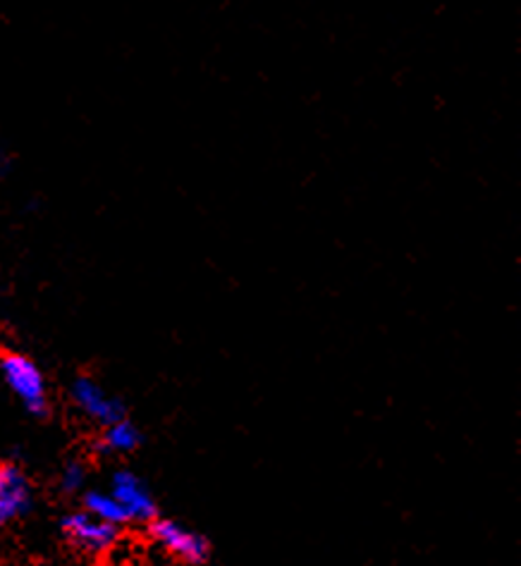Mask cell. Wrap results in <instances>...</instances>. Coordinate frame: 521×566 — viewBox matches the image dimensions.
I'll return each mask as SVG.
<instances>
[{"instance_id": "obj_1", "label": "cell", "mask_w": 521, "mask_h": 566, "mask_svg": "<svg viewBox=\"0 0 521 566\" xmlns=\"http://www.w3.org/2000/svg\"><path fill=\"white\" fill-rule=\"evenodd\" d=\"M0 376H3L6 385L18 397L22 405L32 413H43L49 407L46 397V380H43L39 366L27 359L22 354H8L0 361Z\"/></svg>"}, {"instance_id": "obj_2", "label": "cell", "mask_w": 521, "mask_h": 566, "mask_svg": "<svg viewBox=\"0 0 521 566\" xmlns=\"http://www.w3.org/2000/svg\"><path fill=\"white\" fill-rule=\"evenodd\" d=\"M63 528L74 545L86 549V553H92V555L108 553V549L117 541V526L106 524V521H101L88 512L67 516Z\"/></svg>"}, {"instance_id": "obj_3", "label": "cell", "mask_w": 521, "mask_h": 566, "mask_svg": "<svg viewBox=\"0 0 521 566\" xmlns=\"http://www.w3.org/2000/svg\"><path fill=\"white\" fill-rule=\"evenodd\" d=\"M72 397L74 405H77L88 419H94L103 426H111L115 421H123V405L121 399L111 397L103 387L92 378H80L72 385Z\"/></svg>"}, {"instance_id": "obj_4", "label": "cell", "mask_w": 521, "mask_h": 566, "mask_svg": "<svg viewBox=\"0 0 521 566\" xmlns=\"http://www.w3.org/2000/svg\"><path fill=\"white\" fill-rule=\"evenodd\" d=\"M152 531H154V538L166 547L170 555H175L177 559H183L187 564H199L208 555V545L201 535L180 524H175V521H158Z\"/></svg>"}, {"instance_id": "obj_5", "label": "cell", "mask_w": 521, "mask_h": 566, "mask_svg": "<svg viewBox=\"0 0 521 566\" xmlns=\"http://www.w3.org/2000/svg\"><path fill=\"white\" fill-rule=\"evenodd\" d=\"M111 495L121 502L125 516L132 521H148L156 514V504L152 495H148V490L144 488V483L137 479V475L129 471L115 473Z\"/></svg>"}, {"instance_id": "obj_6", "label": "cell", "mask_w": 521, "mask_h": 566, "mask_svg": "<svg viewBox=\"0 0 521 566\" xmlns=\"http://www.w3.org/2000/svg\"><path fill=\"white\" fill-rule=\"evenodd\" d=\"M29 510V483L18 467H0V526Z\"/></svg>"}, {"instance_id": "obj_7", "label": "cell", "mask_w": 521, "mask_h": 566, "mask_svg": "<svg viewBox=\"0 0 521 566\" xmlns=\"http://www.w3.org/2000/svg\"><path fill=\"white\" fill-rule=\"evenodd\" d=\"M137 444H139L137 428L127 423L125 419L106 426V433H103V440H101V447L106 452H132Z\"/></svg>"}, {"instance_id": "obj_8", "label": "cell", "mask_w": 521, "mask_h": 566, "mask_svg": "<svg viewBox=\"0 0 521 566\" xmlns=\"http://www.w3.org/2000/svg\"><path fill=\"white\" fill-rule=\"evenodd\" d=\"M84 502H86V512L101 521H106V524L117 526L123 524V521H127L121 502H117L111 493H98V490H94V493L86 495Z\"/></svg>"}, {"instance_id": "obj_9", "label": "cell", "mask_w": 521, "mask_h": 566, "mask_svg": "<svg viewBox=\"0 0 521 566\" xmlns=\"http://www.w3.org/2000/svg\"><path fill=\"white\" fill-rule=\"evenodd\" d=\"M61 485H63V490H67V493H74V490H80L84 485V467L82 464H70L63 471Z\"/></svg>"}, {"instance_id": "obj_10", "label": "cell", "mask_w": 521, "mask_h": 566, "mask_svg": "<svg viewBox=\"0 0 521 566\" xmlns=\"http://www.w3.org/2000/svg\"><path fill=\"white\" fill-rule=\"evenodd\" d=\"M8 170H10V156L6 151V146L0 144V177H6Z\"/></svg>"}]
</instances>
